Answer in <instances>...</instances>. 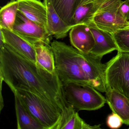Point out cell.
Segmentation results:
<instances>
[{
    "mask_svg": "<svg viewBox=\"0 0 129 129\" xmlns=\"http://www.w3.org/2000/svg\"><path fill=\"white\" fill-rule=\"evenodd\" d=\"M0 77L13 93L19 90L29 91L63 112L69 106L56 72L50 73L5 44L0 46Z\"/></svg>",
    "mask_w": 129,
    "mask_h": 129,
    "instance_id": "6da1fadb",
    "label": "cell"
},
{
    "mask_svg": "<svg viewBox=\"0 0 129 129\" xmlns=\"http://www.w3.org/2000/svg\"><path fill=\"white\" fill-rule=\"evenodd\" d=\"M51 46L54 53L56 71L63 85L70 82L90 85L78 61L77 49L56 40L52 42Z\"/></svg>",
    "mask_w": 129,
    "mask_h": 129,
    "instance_id": "7a4b0ae2",
    "label": "cell"
},
{
    "mask_svg": "<svg viewBox=\"0 0 129 129\" xmlns=\"http://www.w3.org/2000/svg\"><path fill=\"white\" fill-rule=\"evenodd\" d=\"M14 93L44 129H56L63 113L62 110L29 91L19 90Z\"/></svg>",
    "mask_w": 129,
    "mask_h": 129,
    "instance_id": "3957f363",
    "label": "cell"
},
{
    "mask_svg": "<svg viewBox=\"0 0 129 129\" xmlns=\"http://www.w3.org/2000/svg\"><path fill=\"white\" fill-rule=\"evenodd\" d=\"M66 102L78 111H94L102 108L106 99L90 84L70 82L63 85Z\"/></svg>",
    "mask_w": 129,
    "mask_h": 129,
    "instance_id": "277c9868",
    "label": "cell"
},
{
    "mask_svg": "<svg viewBox=\"0 0 129 129\" xmlns=\"http://www.w3.org/2000/svg\"><path fill=\"white\" fill-rule=\"evenodd\" d=\"M106 65L107 89H113L129 98V53L117 51Z\"/></svg>",
    "mask_w": 129,
    "mask_h": 129,
    "instance_id": "5b68a950",
    "label": "cell"
},
{
    "mask_svg": "<svg viewBox=\"0 0 129 129\" xmlns=\"http://www.w3.org/2000/svg\"><path fill=\"white\" fill-rule=\"evenodd\" d=\"M78 61L90 84L101 92L107 90L105 81L106 65L102 62V58L90 53L81 52L77 49Z\"/></svg>",
    "mask_w": 129,
    "mask_h": 129,
    "instance_id": "8992f818",
    "label": "cell"
},
{
    "mask_svg": "<svg viewBox=\"0 0 129 129\" xmlns=\"http://www.w3.org/2000/svg\"><path fill=\"white\" fill-rule=\"evenodd\" d=\"M121 0H110L105 3L95 15L93 21L102 30L113 34L117 31L129 27V21L118 13Z\"/></svg>",
    "mask_w": 129,
    "mask_h": 129,
    "instance_id": "52a82bcc",
    "label": "cell"
},
{
    "mask_svg": "<svg viewBox=\"0 0 129 129\" xmlns=\"http://www.w3.org/2000/svg\"><path fill=\"white\" fill-rule=\"evenodd\" d=\"M13 31L34 46L38 43L50 44L52 38L46 28L31 21L19 12Z\"/></svg>",
    "mask_w": 129,
    "mask_h": 129,
    "instance_id": "ba28073f",
    "label": "cell"
},
{
    "mask_svg": "<svg viewBox=\"0 0 129 129\" xmlns=\"http://www.w3.org/2000/svg\"><path fill=\"white\" fill-rule=\"evenodd\" d=\"M0 46L4 44L29 60L37 62L34 46L13 31L0 28Z\"/></svg>",
    "mask_w": 129,
    "mask_h": 129,
    "instance_id": "9c48e42d",
    "label": "cell"
},
{
    "mask_svg": "<svg viewBox=\"0 0 129 129\" xmlns=\"http://www.w3.org/2000/svg\"><path fill=\"white\" fill-rule=\"evenodd\" d=\"M87 25L91 31L95 40V45L90 53L102 58L106 54L115 50L117 51V47L111 34L99 28L93 21Z\"/></svg>",
    "mask_w": 129,
    "mask_h": 129,
    "instance_id": "30bf717a",
    "label": "cell"
},
{
    "mask_svg": "<svg viewBox=\"0 0 129 129\" xmlns=\"http://www.w3.org/2000/svg\"><path fill=\"white\" fill-rule=\"evenodd\" d=\"M47 10V29L49 34L56 39L64 38L75 26L68 24L56 11L50 0H44Z\"/></svg>",
    "mask_w": 129,
    "mask_h": 129,
    "instance_id": "8fae6325",
    "label": "cell"
},
{
    "mask_svg": "<svg viewBox=\"0 0 129 129\" xmlns=\"http://www.w3.org/2000/svg\"><path fill=\"white\" fill-rule=\"evenodd\" d=\"M72 46L83 53H90L95 45L93 35L88 26L79 24L74 26L69 31Z\"/></svg>",
    "mask_w": 129,
    "mask_h": 129,
    "instance_id": "7c38bea8",
    "label": "cell"
},
{
    "mask_svg": "<svg viewBox=\"0 0 129 129\" xmlns=\"http://www.w3.org/2000/svg\"><path fill=\"white\" fill-rule=\"evenodd\" d=\"M18 1L19 12L31 21L47 29V10L43 3L39 0Z\"/></svg>",
    "mask_w": 129,
    "mask_h": 129,
    "instance_id": "4fadbf2b",
    "label": "cell"
},
{
    "mask_svg": "<svg viewBox=\"0 0 129 129\" xmlns=\"http://www.w3.org/2000/svg\"><path fill=\"white\" fill-rule=\"evenodd\" d=\"M105 93L106 103L112 112L121 118L123 123L129 125V98L110 88Z\"/></svg>",
    "mask_w": 129,
    "mask_h": 129,
    "instance_id": "5bb4252c",
    "label": "cell"
},
{
    "mask_svg": "<svg viewBox=\"0 0 129 129\" xmlns=\"http://www.w3.org/2000/svg\"><path fill=\"white\" fill-rule=\"evenodd\" d=\"M110 0H92L81 4L75 9L72 19L73 26L79 24H87L93 21V18L99 10Z\"/></svg>",
    "mask_w": 129,
    "mask_h": 129,
    "instance_id": "9a60e30c",
    "label": "cell"
},
{
    "mask_svg": "<svg viewBox=\"0 0 129 129\" xmlns=\"http://www.w3.org/2000/svg\"><path fill=\"white\" fill-rule=\"evenodd\" d=\"M72 106L69 105L62 113L56 129H99L101 124L91 126L79 116Z\"/></svg>",
    "mask_w": 129,
    "mask_h": 129,
    "instance_id": "2e32d148",
    "label": "cell"
},
{
    "mask_svg": "<svg viewBox=\"0 0 129 129\" xmlns=\"http://www.w3.org/2000/svg\"><path fill=\"white\" fill-rule=\"evenodd\" d=\"M15 108L18 129H44L43 125L33 116L14 93Z\"/></svg>",
    "mask_w": 129,
    "mask_h": 129,
    "instance_id": "e0dca14e",
    "label": "cell"
},
{
    "mask_svg": "<svg viewBox=\"0 0 129 129\" xmlns=\"http://www.w3.org/2000/svg\"><path fill=\"white\" fill-rule=\"evenodd\" d=\"M34 46L37 63L50 73H56L54 53L51 45L38 43Z\"/></svg>",
    "mask_w": 129,
    "mask_h": 129,
    "instance_id": "ac0fdd59",
    "label": "cell"
},
{
    "mask_svg": "<svg viewBox=\"0 0 129 129\" xmlns=\"http://www.w3.org/2000/svg\"><path fill=\"white\" fill-rule=\"evenodd\" d=\"M19 12L18 1H11L0 11V28L13 31Z\"/></svg>",
    "mask_w": 129,
    "mask_h": 129,
    "instance_id": "d6986e66",
    "label": "cell"
},
{
    "mask_svg": "<svg viewBox=\"0 0 129 129\" xmlns=\"http://www.w3.org/2000/svg\"><path fill=\"white\" fill-rule=\"evenodd\" d=\"M59 16L68 24L72 25V16L81 0H50Z\"/></svg>",
    "mask_w": 129,
    "mask_h": 129,
    "instance_id": "ffe728a7",
    "label": "cell"
},
{
    "mask_svg": "<svg viewBox=\"0 0 129 129\" xmlns=\"http://www.w3.org/2000/svg\"><path fill=\"white\" fill-rule=\"evenodd\" d=\"M112 35L117 47V51L129 53V27L118 30Z\"/></svg>",
    "mask_w": 129,
    "mask_h": 129,
    "instance_id": "44dd1931",
    "label": "cell"
},
{
    "mask_svg": "<svg viewBox=\"0 0 129 129\" xmlns=\"http://www.w3.org/2000/svg\"><path fill=\"white\" fill-rule=\"evenodd\" d=\"M106 123L108 127L111 129H118L123 124L122 119L117 114L112 112L107 117Z\"/></svg>",
    "mask_w": 129,
    "mask_h": 129,
    "instance_id": "7402d4cb",
    "label": "cell"
},
{
    "mask_svg": "<svg viewBox=\"0 0 129 129\" xmlns=\"http://www.w3.org/2000/svg\"><path fill=\"white\" fill-rule=\"evenodd\" d=\"M118 12L124 18L129 21V0L121 1L118 8Z\"/></svg>",
    "mask_w": 129,
    "mask_h": 129,
    "instance_id": "603a6c76",
    "label": "cell"
},
{
    "mask_svg": "<svg viewBox=\"0 0 129 129\" xmlns=\"http://www.w3.org/2000/svg\"><path fill=\"white\" fill-rule=\"evenodd\" d=\"M3 80L2 79V78L1 77V108H1V111H2V109L4 106L3 99V96L2 95V85H3Z\"/></svg>",
    "mask_w": 129,
    "mask_h": 129,
    "instance_id": "cb8c5ba5",
    "label": "cell"
},
{
    "mask_svg": "<svg viewBox=\"0 0 129 129\" xmlns=\"http://www.w3.org/2000/svg\"><path fill=\"white\" fill-rule=\"evenodd\" d=\"M92 1V0H81V2L80 5L88 3V2H90V1ZM80 5H79V6H80Z\"/></svg>",
    "mask_w": 129,
    "mask_h": 129,
    "instance_id": "d4e9b609",
    "label": "cell"
},
{
    "mask_svg": "<svg viewBox=\"0 0 129 129\" xmlns=\"http://www.w3.org/2000/svg\"><path fill=\"white\" fill-rule=\"evenodd\" d=\"M11 1H18V0H11Z\"/></svg>",
    "mask_w": 129,
    "mask_h": 129,
    "instance_id": "484cf974",
    "label": "cell"
},
{
    "mask_svg": "<svg viewBox=\"0 0 129 129\" xmlns=\"http://www.w3.org/2000/svg\"><path fill=\"white\" fill-rule=\"evenodd\" d=\"M128 129H129V128H128Z\"/></svg>",
    "mask_w": 129,
    "mask_h": 129,
    "instance_id": "4316f807",
    "label": "cell"
}]
</instances>
